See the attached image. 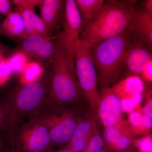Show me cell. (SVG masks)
Masks as SVG:
<instances>
[{"label": "cell", "instance_id": "obj_1", "mask_svg": "<svg viewBox=\"0 0 152 152\" xmlns=\"http://www.w3.org/2000/svg\"><path fill=\"white\" fill-rule=\"evenodd\" d=\"M53 112L74 110L92 113L76 77L68 66L64 51L57 42V48L45 102Z\"/></svg>", "mask_w": 152, "mask_h": 152}, {"label": "cell", "instance_id": "obj_2", "mask_svg": "<svg viewBox=\"0 0 152 152\" xmlns=\"http://www.w3.org/2000/svg\"><path fill=\"white\" fill-rule=\"evenodd\" d=\"M131 35L128 29L90 47L92 59L103 88L112 86L121 76L132 44Z\"/></svg>", "mask_w": 152, "mask_h": 152}, {"label": "cell", "instance_id": "obj_3", "mask_svg": "<svg viewBox=\"0 0 152 152\" xmlns=\"http://www.w3.org/2000/svg\"><path fill=\"white\" fill-rule=\"evenodd\" d=\"M136 9L127 1H109L99 14L85 25L81 38L89 48L129 29Z\"/></svg>", "mask_w": 152, "mask_h": 152}, {"label": "cell", "instance_id": "obj_4", "mask_svg": "<svg viewBox=\"0 0 152 152\" xmlns=\"http://www.w3.org/2000/svg\"><path fill=\"white\" fill-rule=\"evenodd\" d=\"M49 84L43 81H37L22 85L7 101L10 113L7 129L14 132L22 118L26 114L35 112L45 102L48 92Z\"/></svg>", "mask_w": 152, "mask_h": 152}, {"label": "cell", "instance_id": "obj_5", "mask_svg": "<svg viewBox=\"0 0 152 152\" xmlns=\"http://www.w3.org/2000/svg\"><path fill=\"white\" fill-rule=\"evenodd\" d=\"M75 62V71L79 86L92 113L97 118V110L100 97L97 88V75L89 47L80 38L76 44Z\"/></svg>", "mask_w": 152, "mask_h": 152}, {"label": "cell", "instance_id": "obj_6", "mask_svg": "<svg viewBox=\"0 0 152 152\" xmlns=\"http://www.w3.org/2000/svg\"><path fill=\"white\" fill-rule=\"evenodd\" d=\"M63 12V30L59 34L57 42L62 48L70 70L75 74V53L79 35L85 26L74 0L65 1ZM76 75V74H75Z\"/></svg>", "mask_w": 152, "mask_h": 152}, {"label": "cell", "instance_id": "obj_7", "mask_svg": "<svg viewBox=\"0 0 152 152\" xmlns=\"http://www.w3.org/2000/svg\"><path fill=\"white\" fill-rule=\"evenodd\" d=\"M88 114L68 110L51 112L44 115L48 126L52 145L68 144L80 121L85 115Z\"/></svg>", "mask_w": 152, "mask_h": 152}, {"label": "cell", "instance_id": "obj_8", "mask_svg": "<svg viewBox=\"0 0 152 152\" xmlns=\"http://www.w3.org/2000/svg\"><path fill=\"white\" fill-rule=\"evenodd\" d=\"M19 140L25 152H47L52 144L48 124L43 116L34 118L24 125Z\"/></svg>", "mask_w": 152, "mask_h": 152}, {"label": "cell", "instance_id": "obj_9", "mask_svg": "<svg viewBox=\"0 0 152 152\" xmlns=\"http://www.w3.org/2000/svg\"><path fill=\"white\" fill-rule=\"evenodd\" d=\"M100 94L97 118L100 120L104 128L116 126L123 122L124 120L121 101L111 87L103 88Z\"/></svg>", "mask_w": 152, "mask_h": 152}, {"label": "cell", "instance_id": "obj_10", "mask_svg": "<svg viewBox=\"0 0 152 152\" xmlns=\"http://www.w3.org/2000/svg\"><path fill=\"white\" fill-rule=\"evenodd\" d=\"M98 131L96 118L93 113L85 115L77 125L66 148L72 152H83Z\"/></svg>", "mask_w": 152, "mask_h": 152}, {"label": "cell", "instance_id": "obj_11", "mask_svg": "<svg viewBox=\"0 0 152 152\" xmlns=\"http://www.w3.org/2000/svg\"><path fill=\"white\" fill-rule=\"evenodd\" d=\"M145 45L132 42L126 58L125 67L129 75L140 76L147 64L152 61V53Z\"/></svg>", "mask_w": 152, "mask_h": 152}, {"label": "cell", "instance_id": "obj_12", "mask_svg": "<svg viewBox=\"0 0 152 152\" xmlns=\"http://www.w3.org/2000/svg\"><path fill=\"white\" fill-rule=\"evenodd\" d=\"M129 29L137 36L141 42L151 47L152 14L144 10L135 9Z\"/></svg>", "mask_w": 152, "mask_h": 152}, {"label": "cell", "instance_id": "obj_13", "mask_svg": "<svg viewBox=\"0 0 152 152\" xmlns=\"http://www.w3.org/2000/svg\"><path fill=\"white\" fill-rule=\"evenodd\" d=\"M121 101L132 99L142 94L145 89L143 81L139 76L129 75L111 87Z\"/></svg>", "mask_w": 152, "mask_h": 152}, {"label": "cell", "instance_id": "obj_14", "mask_svg": "<svg viewBox=\"0 0 152 152\" xmlns=\"http://www.w3.org/2000/svg\"><path fill=\"white\" fill-rule=\"evenodd\" d=\"M63 5L61 0H42L39 5L41 18L50 34L58 27L63 18Z\"/></svg>", "mask_w": 152, "mask_h": 152}, {"label": "cell", "instance_id": "obj_15", "mask_svg": "<svg viewBox=\"0 0 152 152\" xmlns=\"http://www.w3.org/2000/svg\"><path fill=\"white\" fill-rule=\"evenodd\" d=\"M126 123L128 129L134 137L148 135L152 131V118L145 115L141 112L134 111L129 113Z\"/></svg>", "mask_w": 152, "mask_h": 152}, {"label": "cell", "instance_id": "obj_16", "mask_svg": "<svg viewBox=\"0 0 152 152\" xmlns=\"http://www.w3.org/2000/svg\"><path fill=\"white\" fill-rule=\"evenodd\" d=\"M134 137L128 129L126 121L123 123L121 132L107 147L110 152H132L135 148Z\"/></svg>", "mask_w": 152, "mask_h": 152}, {"label": "cell", "instance_id": "obj_17", "mask_svg": "<svg viewBox=\"0 0 152 152\" xmlns=\"http://www.w3.org/2000/svg\"><path fill=\"white\" fill-rule=\"evenodd\" d=\"M1 26L6 36L24 39V24L19 11H11L6 16Z\"/></svg>", "mask_w": 152, "mask_h": 152}, {"label": "cell", "instance_id": "obj_18", "mask_svg": "<svg viewBox=\"0 0 152 152\" xmlns=\"http://www.w3.org/2000/svg\"><path fill=\"white\" fill-rule=\"evenodd\" d=\"M75 1L85 25L95 18L105 3L104 0H75Z\"/></svg>", "mask_w": 152, "mask_h": 152}, {"label": "cell", "instance_id": "obj_19", "mask_svg": "<svg viewBox=\"0 0 152 152\" xmlns=\"http://www.w3.org/2000/svg\"><path fill=\"white\" fill-rule=\"evenodd\" d=\"M45 36L34 34L24 39L20 52L27 56H31L37 51L42 45L49 38Z\"/></svg>", "mask_w": 152, "mask_h": 152}, {"label": "cell", "instance_id": "obj_20", "mask_svg": "<svg viewBox=\"0 0 152 152\" xmlns=\"http://www.w3.org/2000/svg\"><path fill=\"white\" fill-rule=\"evenodd\" d=\"M43 72V69L39 63H28L21 73V83L24 85L39 81Z\"/></svg>", "mask_w": 152, "mask_h": 152}, {"label": "cell", "instance_id": "obj_21", "mask_svg": "<svg viewBox=\"0 0 152 152\" xmlns=\"http://www.w3.org/2000/svg\"><path fill=\"white\" fill-rule=\"evenodd\" d=\"M56 48L57 42L55 43L52 38H49L31 57L38 61H45L54 58Z\"/></svg>", "mask_w": 152, "mask_h": 152}, {"label": "cell", "instance_id": "obj_22", "mask_svg": "<svg viewBox=\"0 0 152 152\" xmlns=\"http://www.w3.org/2000/svg\"><path fill=\"white\" fill-rule=\"evenodd\" d=\"M82 152H110L99 131L95 133Z\"/></svg>", "mask_w": 152, "mask_h": 152}, {"label": "cell", "instance_id": "obj_23", "mask_svg": "<svg viewBox=\"0 0 152 152\" xmlns=\"http://www.w3.org/2000/svg\"><path fill=\"white\" fill-rule=\"evenodd\" d=\"M12 73H22L28 64V56L20 52L14 54L8 60Z\"/></svg>", "mask_w": 152, "mask_h": 152}, {"label": "cell", "instance_id": "obj_24", "mask_svg": "<svg viewBox=\"0 0 152 152\" xmlns=\"http://www.w3.org/2000/svg\"><path fill=\"white\" fill-rule=\"evenodd\" d=\"M29 11L35 34L45 36L47 37H50L43 20L42 18L36 13L34 9L29 10Z\"/></svg>", "mask_w": 152, "mask_h": 152}, {"label": "cell", "instance_id": "obj_25", "mask_svg": "<svg viewBox=\"0 0 152 152\" xmlns=\"http://www.w3.org/2000/svg\"><path fill=\"white\" fill-rule=\"evenodd\" d=\"M135 148H137L140 152H152L151 134L143 136L139 139H135Z\"/></svg>", "mask_w": 152, "mask_h": 152}, {"label": "cell", "instance_id": "obj_26", "mask_svg": "<svg viewBox=\"0 0 152 152\" xmlns=\"http://www.w3.org/2000/svg\"><path fill=\"white\" fill-rule=\"evenodd\" d=\"M19 12L21 15L24 24V39L28 36L36 34L29 10H23Z\"/></svg>", "mask_w": 152, "mask_h": 152}, {"label": "cell", "instance_id": "obj_27", "mask_svg": "<svg viewBox=\"0 0 152 152\" xmlns=\"http://www.w3.org/2000/svg\"><path fill=\"white\" fill-rule=\"evenodd\" d=\"M10 113V107L7 101L0 102V128L7 129Z\"/></svg>", "mask_w": 152, "mask_h": 152}, {"label": "cell", "instance_id": "obj_28", "mask_svg": "<svg viewBox=\"0 0 152 152\" xmlns=\"http://www.w3.org/2000/svg\"><path fill=\"white\" fill-rule=\"evenodd\" d=\"M12 73L8 60H0V86L6 83Z\"/></svg>", "mask_w": 152, "mask_h": 152}, {"label": "cell", "instance_id": "obj_29", "mask_svg": "<svg viewBox=\"0 0 152 152\" xmlns=\"http://www.w3.org/2000/svg\"><path fill=\"white\" fill-rule=\"evenodd\" d=\"M41 0H13V4L16 7L17 11L25 10H33L35 7L39 5Z\"/></svg>", "mask_w": 152, "mask_h": 152}, {"label": "cell", "instance_id": "obj_30", "mask_svg": "<svg viewBox=\"0 0 152 152\" xmlns=\"http://www.w3.org/2000/svg\"><path fill=\"white\" fill-rule=\"evenodd\" d=\"M152 60L148 63L143 69L139 77L142 80L151 83L152 81Z\"/></svg>", "mask_w": 152, "mask_h": 152}, {"label": "cell", "instance_id": "obj_31", "mask_svg": "<svg viewBox=\"0 0 152 152\" xmlns=\"http://www.w3.org/2000/svg\"><path fill=\"white\" fill-rule=\"evenodd\" d=\"M121 104L123 113L124 112L129 114L135 111L137 104L132 100L129 99L121 101Z\"/></svg>", "mask_w": 152, "mask_h": 152}, {"label": "cell", "instance_id": "obj_32", "mask_svg": "<svg viewBox=\"0 0 152 152\" xmlns=\"http://www.w3.org/2000/svg\"><path fill=\"white\" fill-rule=\"evenodd\" d=\"M10 1L0 0V14L7 16L11 12Z\"/></svg>", "mask_w": 152, "mask_h": 152}, {"label": "cell", "instance_id": "obj_33", "mask_svg": "<svg viewBox=\"0 0 152 152\" xmlns=\"http://www.w3.org/2000/svg\"><path fill=\"white\" fill-rule=\"evenodd\" d=\"M147 102L145 105L142 107V112L147 116L152 118V100L150 95L147 96Z\"/></svg>", "mask_w": 152, "mask_h": 152}, {"label": "cell", "instance_id": "obj_34", "mask_svg": "<svg viewBox=\"0 0 152 152\" xmlns=\"http://www.w3.org/2000/svg\"><path fill=\"white\" fill-rule=\"evenodd\" d=\"M144 8L145 11L148 12L152 14V0H147L144 2Z\"/></svg>", "mask_w": 152, "mask_h": 152}, {"label": "cell", "instance_id": "obj_35", "mask_svg": "<svg viewBox=\"0 0 152 152\" xmlns=\"http://www.w3.org/2000/svg\"><path fill=\"white\" fill-rule=\"evenodd\" d=\"M7 52V50L6 47L0 42V60L3 58Z\"/></svg>", "mask_w": 152, "mask_h": 152}, {"label": "cell", "instance_id": "obj_36", "mask_svg": "<svg viewBox=\"0 0 152 152\" xmlns=\"http://www.w3.org/2000/svg\"><path fill=\"white\" fill-rule=\"evenodd\" d=\"M47 152H72L70 151L67 148H65L61 149L57 151H49Z\"/></svg>", "mask_w": 152, "mask_h": 152}, {"label": "cell", "instance_id": "obj_37", "mask_svg": "<svg viewBox=\"0 0 152 152\" xmlns=\"http://www.w3.org/2000/svg\"><path fill=\"white\" fill-rule=\"evenodd\" d=\"M0 36H6L4 32L2 27L1 24H0Z\"/></svg>", "mask_w": 152, "mask_h": 152}, {"label": "cell", "instance_id": "obj_38", "mask_svg": "<svg viewBox=\"0 0 152 152\" xmlns=\"http://www.w3.org/2000/svg\"></svg>", "mask_w": 152, "mask_h": 152}]
</instances>
